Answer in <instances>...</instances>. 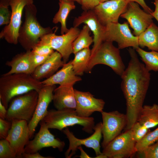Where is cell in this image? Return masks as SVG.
I'll return each instance as SVG.
<instances>
[{
  "label": "cell",
  "mask_w": 158,
  "mask_h": 158,
  "mask_svg": "<svg viewBox=\"0 0 158 158\" xmlns=\"http://www.w3.org/2000/svg\"><path fill=\"white\" fill-rule=\"evenodd\" d=\"M130 59L121 76V87L126 99L127 124L125 130L130 129L138 120L149 86L150 73L140 62L135 51L130 47Z\"/></svg>",
  "instance_id": "obj_1"
},
{
  "label": "cell",
  "mask_w": 158,
  "mask_h": 158,
  "mask_svg": "<svg viewBox=\"0 0 158 158\" xmlns=\"http://www.w3.org/2000/svg\"><path fill=\"white\" fill-rule=\"evenodd\" d=\"M44 86L41 81L34 78L31 74H2L0 78V100L7 109L14 97L32 90L38 92Z\"/></svg>",
  "instance_id": "obj_2"
},
{
  "label": "cell",
  "mask_w": 158,
  "mask_h": 158,
  "mask_svg": "<svg viewBox=\"0 0 158 158\" xmlns=\"http://www.w3.org/2000/svg\"><path fill=\"white\" fill-rule=\"evenodd\" d=\"M25 20L21 26L18 37V41L26 51H31L44 35L53 32L50 27H43L38 21L37 9L34 4L25 8Z\"/></svg>",
  "instance_id": "obj_3"
},
{
  "label": "cell",
  "mask_w": 158,
  "mask_h": 158,
  "mask_svg": "<svg viewBox=\"0 0 158 158\" xmlns=\"http://www.w3.org/2000/svg\"><path fill=\"white\" fill-rule=\"evenodd\" d=\"M42 120L49 128L62 131L68 127L78 125L88 133L93 132L95 126L93 117H81L78 116L75 109H63L48 110Z\"/></svg>",
  "instance_id": "obj_4"
},
{
  "label": "cell",
  "mask_w": 158,
  "mask_h": 158,
  "mask_svg": "<svg viewBox=\"0 0 158 158\" xmlns=\"http://www.w3.org/2000/svg\"><path fill=\"white\" fill-rule=\"evenodd\" d=\"M119 49L113 45L112 42H103L91 55L86 72L90 73L95 66L103 64L110 67L117 74L121 76L125 69Z\"/></svg>",
  "instance_id": "obj_5"
},
{
  "label": "cell",
  "mask_w": 158,
  "mask_h": 158,
  "mask_svg": "<svg viewBox=\"0 0 158 158\" xmlns=\"http://www.w3.org/2000/svg\"><path fill=\"white\" fill-rule=\"evenodd\" d=\"M38 98V92L35 90L14 97L9 103L6 119L25 120L29 122L35 112Z\"/></svg>",
  "instance_id": "obj_6"
},
{
  "label": "cell",
  "mask_w": 158,
  "mask_h": 158,
  "mask_svg": "<svg viewBox=\"0 0 158 158\" xmlns=\"http://www.w3.org/2000/svg\"><path fill=\"white\" fill-rule=\"evenodd\" d=\"M80 30L78 27L71 28L66 33L60 35L55 32L47 34L40 39L37 45H47L61 54L65 63L68 61L71 54L73 53L72 44L78 36Z\"/></svg>",
  "instance_id": "obj_7"
},
{
  "label": "cell",
  "mask_w": 158,
  "mask_h": 158,
  "mask_svg": "<svg viewBox=\"0 0 158 158\" xmlns=\"http://www.w3.org/2000/svg\"><path fill=\"white\" fill-rule=\"evenodd\" d=\"M105 26L104 42H115L119 49L132 47L135 49L139 47L138 37L131 33L127 22L111 23Z\"/></svg>",
  "instance_id": "obj_8"
},
{
  "label": "cell",
  "mask_w": 158,
  "mask_h": 158,
  "mask_svg": "<svg viewBox=\"0 0 158 158\" xmlns=\"http://www.w3.org/2000/svg\"><path fill=\"white\" fill-rule=\"evenodd\" d=\"M34 0H10L11 16L9 23L0 33V38L8 43L16 44L18 43L19 31L21 26L23 11L25 6L33 4Z\"/></svg>",
  "instance_id": "obj_9"
},
{
  "label": "cell",
  "mask_w": 158,
  "mask_h": 158,
  "mask_svg": "<svg viewBox=\"0 0 158 158\" xmlns=\"http://www.w3.org/2000/svg\"><path fill=\"white\" fill-rule=\"evenodd\" d=\"M131 129L125 130L103 148L102 153L107 158L131 157L136 153Z\"/></svg>",
  "instance_id": "obj_10"
},
{
  "label": "cell",
  "mask_w": 158,
  "mask_h": 158,
  "mask_svg": "<svg viewBox=\"0 0 158 158\" xmlns=\"http://www.w3.org/2000/svg\"><path fill=\"white\" fill-rule=\"evenodd\" d=\"M102 122V131L103 140L101 145L104 148L111 141L121 134L127 122L126 114L117 111L101 113Z\"/></svg>",
  "instance_id": "obj_11"
},
{
  "label": "cell",
  "mask_w": 158,
  "mask_h": 158,
  "mask_svg": "<svg viewBox=\"0 0 158 158\" xmlns=\"http://www.w3.org/2000/svg\"><path fill=\"white\" fill-rule=\"evenodd\" d=\"M102 122H100L95 126L93 133L89 137L83 139L76 137L68 127L63 129L62 131L69 142V147L65 153L66 157H71L75 154L78 147L82 145L93 149L96 156L101 154L100 142L102 136Z\"/></svg>",
  "instance_id": "obj_12"
},
{
  "label": "cell",
  "mask_w": 158,
  "mask_h": 158,
  "mask_svg": "<svg viewBox=\"0 0 158 158\" xmlns=\"http://www.w3.org/2000/svg\"><path fill=\"white\" fill-rule=\"evenodd\" d=\"M40 128L34 138L29 140L25 147L24 152L32 153L38 152L42 148L51 147L63 151L65 146L64 141L55 138L49 130V128L42 120L39 123Z\"/></svg>",
  "instance_id": "obj_13"
},
{
  "label": "cell",
  "mask_w": 158,
  "mask_h": 158,
  "mask_svg": "<svg viewBox=\"0 0 158 158\" xmlns=\"http://www.w3.org/2000/svg\"><path fill=\"white\" fill-rule=\"evenodd\" d=\"M6 139L9 142L17 158H22L25 148L30 138L28 122L25 120L14 119Z\"/></svg>",
  "instance_id": "obj_14"
},
{
  "label": "cell",
  "mask_w": 158,
  "mask_h": 158,
  "mask_svg": "<svg viewBox=\"0 0 158 158\" xmlns=\"http://www.w3.org/2000/svg\"><path fill=\"white\" fill-rule=\"evenodd\" d=\"M120 17L127 20L133 30L134 35L138 37L153 23L152 15L141 9L138 4L133 2H129L126 11Z\"/></svg>",
  "instance_id": "obj_15"
},
{
  "label": "cell",
  "mask_w": 158,
  "mask_h": 158,
  "mask_svg": "<svg viewBox=\"0 0 158 158\" xmlns=\"http://www.w3.org/2000/svg\"><path fill=\"white\" fill-rule=\"evenodd\" d=\"M129 2L125 0H111L100 3L93 9L104 26L118 22L120 16L126 11Z\"/></svg>",
  "instance_id": "obj_16"
},
{
  "label": "cell",
  "mask_w": 158,
  "mask_h": 158,
  "mask_svg": "<svg viewBox=\"0 0 158 158\" xmlns=\"http://www.w3.org/2000/svg\"><path fill=\"white\" fill-rule=\"evenodd\" d=\"M82 23L87 25L93 34V45L91 50L92 55L104 42L105 26L100 22L93 9L84 11L80 16L75 18L73 27H78Z\"/></svg>",
  "instance_id": "obj_17"
},
{
  "label": "cell",
  "mask_w": 158,
  "mask_h": 158,
  "mask_svg": "<svg viewBox=\"0 0 158 158\" xmlns=\"http://www.w3.org/2000/svg\"><path fill=\"white\" fill-rule=\"evenodd\" d=\"M56 88L55 85H44L38 92L36 107L32 119L28 122L31 138L38 123L47 113V108L50 103L53 101V92Z\"/></svg>",
  "instance_id": "obj_18"
},
{
  "label": "cell",
  "mask_w": 158,
  "mask_h": 158,
  "mask_svg": "<svg viewBox=\"0 0 158 158\" xmlns=\"http://www.w3.org/2000/svg\"><path fill=\"white\" fill-rule=\"evenodd\" d=\"M76 101L75 111L78 116L88 118L95 112L101 113L105 102L102 99H97L89 92H84L75 89Z\"/></svg>",
  "instance_id": "obj_19"
},
{
  "label": "cell",
  "mask_w": 158,
  "mask_h": 158,
  "mask_svg": "<svg viewBox=\"0 0 158 158\" xmlns=\"http://www.w3.org/2000/svg\"><path fill=\"white\" fill-rule=\"evenodd\" d=\"M73 85H59L53 92V101L57 109H75L76 101Z\"/></svg>",
  "instance_id": "obj_20"
},
{
  "label": "cell",
  "mask_w": 158,
  "mask_h": 158,
  "mask_svg": "<svg viewBox=\"0 0 158 158\" xmlns=\"http://www.w3.org/2000/svg\"><path fill=\"white\" fill-rule=\"evenodd\" d=\"M82 80L81 78L76 75L74 72L71 60L65 63L62 68L51 77L41 81L44 85H74Z\"/></svg>",
  "instance_id": "obj_21"
},
{
  "label": "cell",
  "mask_w": 158,
  "mask_h": 158,
  "mask_svg": "<svg viewBox=\"0 0 158 158\" xmlns=\"http://www.w3.org/2000/svg\"><path fill=\"white\" fill-rule=\"evenodd\" d=\"M62 59L60 53L54 51L45 62L36 68L31 75L39 80L51 77L66 63Z\"/></svg>",
  "instance_id": "obj_22"
},
{
  "label": "cell",
  "mask_w": 158,
  "mask_h": 158,
  "mask_svg": "<svg viewBox=\"0 0 158 158\" xmlns=\"http://www.w3.org/2000/svg\"><path fill=\"white\" fill-rule=\"evenodd\" d=\"M31 51L18 54L11 60L6 62V66L10 67V70L4 74L6 75L14 73L32 74L34 71L30 59Z\"/></svg>",
  "instance_id": "obj_23"
},
{
  "label": "cell",
  "mask_w": 158,
  "mask_h": 158,
  "mask_svg": "<svg viewBox=\"0 0 158 158\" xmlns=\"http://www.w3.org/2000/svg\"><path fill=\"white\" fill-rule=\"evenodd\" d=\"M139 46L158 52V27L153 22L138 36Z\"/></svg>",
  "instance_id": "obj_24"
},
{
  "label": "cell",
  "mask_w": 158,
  "mask_h": 158,
  "mask_svg": "<svg viewBox=\"0 0 158 158\" xmlns=\"http://www.w3.org/2000/svg\"><path fill=\"white\" fill-rule=\"evenodd\" d=\"M59 8L53 18L54 24H61V34L63 35L68 31L66 25V20L70 11L75 8L74 1L72 0H59Z\"/></svg>",
  "instance_id": "obj_25"
},
{
  "label": "cell",
  "mask_w": 158,
  "mask_h": 158,
  "mask_svg": "<svg viewBox=\"0 0 158 158\" xmlns=\"http://www.w3.org/2000/svg\"><path fill=\"white\" fill-rule=\"evenodd\" d=\"M137 121L148 129L158 125V105L143 106Z\"/></svg>",
  "instance_id": "obj_26"
},
{
  "label": "cell",
  "mask_w": 158,
  "mask_h": 158,
  "mask_svg": "<svg viewBox=\"0 0 158 158\" xmlns=\"http://www.w3.org/2000/svg\"><path fill=\"white\" fill-rule=\"evenodd\" d=\"M74 55V59L71 60L73 68L76 75L81 76L84 72H86L91 55V50L89 48L84 49Z\"/></svg>",
  "instance_id": "obj_27"
},
{
  "label": "cell",
  "mask_w": 158,
  "mask_h": 158,
  "mask_svg": "<svg viewBox=\"0 0 158 158\" xmlns=\"http://www.w3.org/2000/svg\"><path fill=\"white\" fill-rule=\"evenodd\" d=\"M90 30L86 25H84L72 44L73 53L74 54L78 51L85 48H89L93 42V38L90 36Z\"/></svg>",
  "instance_id": "obj_28"
},
{
  "label": "cell",
  "mask_w": 158,
  "mask_h": 158,
  "mask_svg": "<svg viewBox=\"0 0 158 158\" xmlns=\"http://www.w3.org/2000/svg\"><path fill=\"white\" fill-rule=\"evenodd\" d=\"M135 50L144 63L147 70L158 72V52L153 51H147L139 47Z\"/></svg>",
  "instance_id": "obj_29"
},
{
  "label": "cell",
  "mask_w": 158,
  "mask_h": 158,
  "mask_svg": "<svg viewBox=\"0 0 158 158\" xmlns=\"http://www.w3.org/2000/svg\"><path fill=\"white\" fill-rule=\"evenodd\" d=\"M158 141V127L154 130L149 131L140 141L136 143V153L143 151L146 147Z\"/></svg>",
  "instance_id": "obj_30"
},
{
  "label": "cell",
  "mask_w": 158,
  "mask_h": 158,
  "mask_svg": "<svg viewBox=\"0 0 158 158\" xmlns=\"http://www.w3.org/2000/svg\"><path fill=\"white\" fill-rule=\"evenodd\" d=\"M10 0H0V26L7 25L10 23L11 16L10 11Z\"/></svg>",
  "instance_id": "obj_31"
},
{
  "label": "cell",
  "mask_w": 158,
  "mask_h": 158,
  "mask_svg": "<svg viewBox=\"0 0 158 158\" xmlns=\"http://www.w3.org/2000/svg\"><path fill=\"white\" fill-rule=\"evenodd\" d=\"M133 139L137 143L141 140L150 131L143 125L137 121L131 128Z\"/></svg>",
  "instance_id": "obj_32"
},
{
  "label": "cell",
  "mask_w": 158,
  "mask_h": 158,
  "mask_svg": "<svg viewBox=\"0 0 158 158\" xmlns=\"http://www.w3.org/2000/svg\"><path fill=\"white\" fill-rule=\"evenodd\" d=\"M17 157L9 142L6 139L0 141V158H16Z\"/></svg>",
  "instance_id": "obj_33"
},
{
  "label": "cell",
  "mask_w": 158,
  "mask_h": 158,
  "mask_svg": "<svg viewBox=\"0 0 158 158\" xmlns=\"http://www.w3.org/2000/svg\"><path fill=\"white\" fill-rule=\"evenodd\" d=\"M137 153L141 158H158V141Z\"/></svg>",
  "instance_id": "obj_34"
},
{
  "label": "cell",
  "mask_w": 158,
  "mask_h": 158,
  "mask_svg": "<svg viewBox=\"0 0 158 158\" xmlns=\"http://www.w3.org/2000/svg\"><path fill=\"white\" fill-rule=\"evenodd\" d=\"M31 51L35 54L41 56H49L54 52V49L50 46L45 44L37 45Z\"/></svg>",
  "instance_id": "obj_35"
},
{
  "label": "cell",
  "mask_w": 158,
  "mask_h": 158,
  "mask_svg": "<svg viewBox=\"0 0 158 158\" xmlns=\"http://www.w3.org/2000/svg\"><path fill=\"white\" fill-rule=\"evenodd\" d=\"M11 121L0 118V138L6 139L11 127Z\"/></svg>",
  "instance_id": "obj_36"
},
{
  "label": "cell",
  "mask_w": 158,
  "mask_h": 158,
  "mask_svg": "<svg viewBox=\"0 0 158 158\" xmlns=\"http://www.w3.org/2000/svg\"><path fill=\"white\" fill-rule=\"evenodd\" d=\"M50 56H46L40 55L33 53L31 51L30 57L34 69L35 70L36 67L43 63Z\"/></svg>",
  "instance_id": "obj_37"
},
{
  "label": "cell",
  "mask_w": 158,
  "mask_h": 158,
  "mask_svg": "<svg viewBox=\"0 0 158 158\" xmlns=\"http://www.w3.org/2000/svg\"><path fill=\"white\" fill-rule=\"evenodd\" d=\"M101 0H82L80 5L84 11L93 9L100 3Z\"/></svg>",
  "instance_id": "obj_38"
},
{
  "label": "cell",
  "mask_w": 158,
  "mask_h": 158,
  "mask_svg": "<svg viewBox=\"0 0 158 158\" xmlns=\"http://www.w3.org/2000/svg\"><path fill=\"white\" fill-rule=\"evenodd\" d=\"M128 2H133L137 3L147 13L151 14L153 11L146 4L144 0H125Z\"/></svg>",
  "instance_id": "obj_39"
},
{
  "label": "cell",
  "mask_w": 158,
  "mask_h": 158,
  "mask_svg": "<svg viewBox=\"0 0 158 158\" xmlns=\"http://www.w3.org/2000/svg\"><path fill=\"white\" fill-rule=\"evenodd\" d=\"M53 157L50 156H44L41 155L38 152L32 153H23L22 156V158H51Z\"/></svg>",
  "instance_id": "obj_40"
},
{
  "label": "cell",
  "mask_w": 158,
  "mask_h": 158,
  "mask_svg": "<svg viewBox=\"0 0 158 158\" xmlns=\"http://www.w3.org/2000/svg\"><path fill=\"white\" fill-rule=\"evenodd\" d=\"M7 110L0 100V118L6 119Z\"/></svg>",
  "instance_id": "obj_41"
},
{
  "label": "cell",
  "mask_w": 158,
  "mask_h": 158,
  "mask_svg": "<svg viewBox=\"0 0 158 158\" xmlns=\"http://www.w3.org/2000/svg\"><path fill=\"white\" fill-rule=\"evenodd\" d=\"M153 3L155 5V8L154 11L151 14L158 22V0H154Z\"/></svg>",
  "instance_id": "obj_42"
},
{
  "label": "cell",
  "mask_w": 158,
  "mask_h": 158,
  "mask_svg": "<svg viewBox=\"0 0 158 158\" xmlns=\"http://www.w3.org/2000/svg\"><path fill=\"white\" fill-rule=\"evenodd\" d=\"M78 149H79L80 151L81 154L79 156L80 158H91L83 150L81 146H79L78 147Z\"/></svg>",
  "instance_id": "obj_43"
},
{
  "label": "cell",
  "mask_w": 158,
  "mask_h": 158,
  "mask_svg": "<svg viewBox=\"0 0 158 158\" xmlns=\"http://www.w3.org/2000/svg\"><path fill=\"white\" fill-rule=\"evenodd\" d=\"M72 0L74 2H77L78 3L80 4L82 0Z\"/></svg>",
  "instance_id": "obj_44"
},
{
  "label": "cell",
  "mask_w": 158,
  "mask_h": 158,
  "mask_svg": "<svg viewBox=\"0 0 158 158\" xmlns=\"http://www.w3.org/2000/svg\"><path fill=\"white\" fill-rule=\"evenodd\" d=\"M109 0H100V3L103 2H104V1H109Z\"/></svg>",
  "instance_id": "obj_45"
}]
</instances>
